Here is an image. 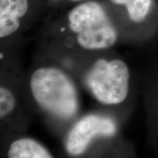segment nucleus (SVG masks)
Here are the masks:
<instances>
[{"label": "nucleus", "mask_w": 158, "mask_h": 158, "mask_svg": "<svg viewBox=\"0 0 158 158\" xmlns=\"http://www.w3.org/2000/svg\"><path fill=\"white\" fill-rule=\"evenodd\" d=\"M81 90L68 69L40 52L24 73L25 102L54 120L70 122L78 118Z\"/></svg>", "instance_id": "nucleus-2"}, {"label": "nucleus", "mask_w": 158, "mask_h": 158, "mask_svg": "<svg viewBox=\"0 0 158 158\" xmlns=\"http://www.w3.org/2000/svg\"><path fill=\"white\" fill-rule=\"evenodd\" d=\"M51 1H55V2H57V1H62V0H51ZM64 1H67V2H71V3H81V2H84V1H86V0H64Z\"/></svg>", "instance_id": "nucleus-9"}, {"label": "nucleus", "mask_w": 158, "mask_h": 158, "mask_svg": "<svg viewBox=\"0 0 158 158\" xmlns=\"http://www.w3.org/2000/svg\"><path fill=\"white\" fill-rule=\"evenodd\" d=\"M29 11V0H0V48H15L28 30Z\"/></svg>", "instance_id": "nucleus-6"}, {"label": "nucleus", "mask_w": 158, "mask_h": 158, "mask_svg": "<svg viewBox=\"0 0 158 158\" xmlns=\"http://www.w3.org/2000/svg\"><path fill=\"white\" fill-rule=\"evenodd\" d=\"M118 132V123L113 115L91 112L79 116L66 135L64 148L69 156L85 154L92 142L99 138H112Z\"/></svg>", "instance_id": "nucleus-4"}, {"label": "nucleus", "mask_w": 158, "mask_h": 158, "mask_svg": "<svg viewBox=\"0 0 158 158\" xmlns=\"http://www.w3.org/2000/svg\"><path fill=\"white\" fill-rule=\"evenodd\" d=\"M7 158H54L40 142L30 137L16 139L10 144Z\"/></svg>", "instance_id": "nucleus-8"}, {"label": "nucleus", "mask_w": 158, "mask_h": 158, "mask_svg": "<svg viewBox=\"0 0 158 158\" xmlns=\"http://www.w3.org/2000/svg\"><path fill=\"white\" fill-rule=\"evenodd\" d=\"M24 73L15 48H0V120L12 116L25 102Z\"/></svg>", "instance_id": "nucleus-5"}, {"label": "nucleus", "mask_w": 158, "mask_h": 158, "mask_svg": "<svg viewBox=\"0 0 158 158\" xmlns=\"http://www.w3.org/2000/svg\"><path fill=\"white\" fill-rule=\"evenodd\" d=\"M113 6L124 11L125 18L117 24L121 44H129L133 27L146 21L153 5V0H109Z\"/></svg>", "instance_id": "nucleus-7"}, {"label": "nucleus", "mask_w": 158, "mask_h": 158, "mask_svg": "<svg viewBox=\"0 0 158 158\" xmlns=\"http://www.w3.org/2000/svg\"><path fill=\"white\" fill-rule=\"evenodd\" d=\"M41 39L40 53L53 57L112 50L121 44L110 12L96 0L77 4L60 21L44 29Z\"/></svg>", "instance_id": "nucleus-1"}, {"label": "nucleus", "mask_w": 158, "mask_h": 158, "mask_svg": "<svg viewBox=\"0 0 158 158\" xmlns=\"http://www.w3.org/2000/svg\"><path fill=\"white\" fill-rule=\"evenodd\" d=\"M49 57L68 69L81 89L99 106L118 108L129 102L132 72L128 63L113 49L75 56Z\"/></svg>", "instance_id": "nucleus-3"}]
</instances>
